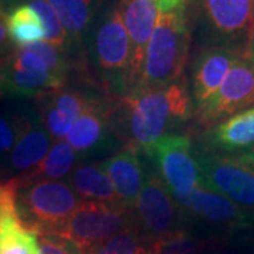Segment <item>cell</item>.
Returning <instances> with one entry per match:
<instances>
[{
    "mask_svg": "<svg viewBox=\"0 0 254 254\" xmlns=\"http://www.w3.org/2000/svg\"><path fill=\"white\" fill-rule=\"evenodd\" d=\"M219 240L193 236L182 230L157 245V254H218Z\"/></svg>",
    "mask_w": 254,
    "mask_h": 254,
    "instance_id": "cell-24",
    "label": "cell"
},
{
    "mask_svg": "<svg viewBox=\"0 0 254 254\" xmlns=\"http://www.w3.org/2000/svg\"><path fill=\"white\" fill-rule=\"evenodd\" d=\"M250 254H254V247L252 249V250H250Z\"/></svg>",
    "mask_w": 254,
    "mask_h": 254,
    "instance_id": "cell-34",
    "label": "cell"
},
{
    "mask_svg": "<svg viewBox=\"0 0 254 254\" xmlns=\"http://www.w3.org/2000/svg\"><path fill=\"white\" fill-rule=\"evenodd\" d=\"M9 47V36H7V28L4 21V13L0 10V51L4 53V50Z\"/></svg>",
    "mask_w": 254,
    "mask_h": 254,
    "instance_id": "cell-31",
    "label": "cell"
},
{
    "mask_svg": "<svg viewBox=\"0 0 254 254\" xmlns=\"http://www.w3.org/2000/svg\"><path fill=\"white\" fill-rule=\"evenodd\" d=\"M242 58L222 48H193L190 61V92L195 112L206 106L232 66Z\"/></svg>",
    "mask_w": 254,
    "mask_h": 254,
    "instance_id": "cell-12",
    "label": "cell"
},
{
    "mask_svg": "<svg viewBox=\"0 0 254 254\" xmlns=\"http://www.w3.org/2000/svg\"><path fill=\"white\" fill-rule=\"evenodd\" d=\"M202 184L254 215V154L227 155L196 145Z\"/></svg>",
    "mask_w": 254,
    "mask_h": 254,
    "instance_id": "cell-6",
    "label": "cell"
},
{
    "mask_svg": "<svg viewBox=\"0 0 254 254\" xmlns=\"http://www.w3.org/2000/svg\"><path fill=\"white\" fill-rule=\"evenodd\" d=\"M195 115L187 78L158 89L131 91L116 98L112 127L125 147L143 151L160 137L174 133Z\"/></svg>",
    "mask_w": 254,
    "mask_h": 254,
    "instance_id": "cell-1",
    "label": "cell"
},
{
    "mask_svg": "<svg viewBox=\"0 0 254 254\" xmlns=\"http://www.w3.org/2000/svg\"><path fill=\"white\" fill-rule=\"evenodd\" d=\"M133 225V209L125 203L81 200L68 222L55 235L69 239L89 253L96 246Z\"/></svg>",
    "mask_w": 254,
    "mask_h": 254,
    "instance_id": "cell-8",
    "label": "cell"
},
{
    "mask_svg": "<svg viewBox=\"0 0 254 254\" xmlns=\"http://www.w3.org/2000/svg\"><path fill=\"white\" fill-rule=\"evenodd\" d=\"M130 43V92L137 86L141 76L145 51L154 31L160 10L153 0H119Z\"/></svg>",
    "mask_w": 254,
    "mask_h": 254,
    "instance_id": "cell-13",
    "label": "cell"
},
{
    "mask_svg": "<svg viewBox=\"0 0 254 254\" xmlns=\"http://www.w3.org/2000/svg\"><path fill=\"white\" fill-rule=\"evenodd\" d=\"M79 155L64 140L53 143L44 160L30 173L23 174L24 180H61L68 177L78 165Z\"/></svg>",
    "mask_w": 254,
    "mask_h": 254,
    "instance_id": "cell-22",
    "label": "cell"
},
{
    "mask_svg": "<svg viewBox=\"0 0 254 254\" xmlns=\"http://www.w3.org/2000/svg\"><path fill=\"white\" fill-rule=\"evenodd\" d=\"M202 145L220 154H254V106L206 130Z\"/></svg>",
    "mask_w": 254,
    "mask_h": 254,
    "instance_id": "cell-16",
    "label": "cell"
},
{
    "mask_svg": "<svg viewBox=\"0 0 254 254\" xmlns=\"http://www.w3.org/2000/svg\"><path fill=\"white\" fill-rule=\"evenodd\" d=\"M9 40L17 47L44 41L46 30L37 11L28 3H20L4 14Z\"/></svg>",
    "mask_w": 254,
    "mask_h": 254,
    "instance_id": "cell-21",
    "label": "cell"
},
{
    "mask_svg": "<svg viewBox=\"0 0 254 254\" xmlns=\"http://www.w3.org/2000/svg\"><path fill=\"white\" fill-rule=\"evenodd\" d=\"M131 209L134 225L155 245L178 232L188 230V215L158 174H147L144 185Z\"/></svg>",
    "mask_w": 254,
    "mask_h": 254,
    "instance_id": "cell-7",
    "label": "cell"
},
{
    "mask_svg": "<svg viewBox=\"0 0 254 254\" xmlns=\"http://www.w3.org/2000/svg\"><path fill=\"white\" fill-rule=\"evenodd\" d=\"M1 182H3V181H0V184H1Z\"/></svg>",
    "mask_w": 254,
    "mask_h": 254,
    "instance_id": "cell-35",
    "label": "cell"
},
{
    "mask_svg": "<svg viewBox=\"0 0 254 254\" xmlns=\"http://www.w3.org/2000/svg\"><path fill=\"white\" fill-rule=\"evenodd\" d=\"M118 0H48L68 37V54L78 61L85 60L83 38L92 24L109 4Z\"/></svg>",
    "mask_w": 254,
    "mask_h": 254,
    "instance_id": "cell-15",
    "label": "cell"
},
{
    "mask_svg": "<svg viewBox=\"0 0 254 254\" xmlns=\"http://www.w3.org/2000/svg\"><path fill=\"white\" fill-rule=\"evenodd\" d=\"M254 106V66L239 58L226 75L219 91L206 106L195 112L200 127L209 130L227 118Z\"/></svg>",
    "mask_w": 254,
    "mask_h": 254,
    "instance_id": "cell-10",
    "label": "cell"
},
{
    "mask_svg": "<svg viewBox=\"0 0 254 254\" xmlns=\"http://www.w3.org/2000/svg\"><path fill=\"white\" fill-rule=\"evenodd\" d=\"M188 218H195L210 226L233 230L252 226L254 215L247 212L235 202L223 196L216 190L200 185L182 196H174Z\"/></svg>",
    "mask_w": 254,
    "mask_h": 254,
    "instance_id": "cell-11",
    "label": "cell"
},
{
    "mask_svg": "<svg viewBox=\"0 0 254 254\" xmlns=\"http://www.w3.org/2000/svg\"><path fill=\"white\" fill-rule=\"evenodd\" d=\"M9 95V61L7 55H0V99Z\"/></svg>",
    "mask_w": 254,
    "mask_h": 254,
    "instance_id": "cell-29",
    "label": "cell"
},
{
    "mask_svg": "<svg viewBox=\"0 0 254 254\" xmlns=\"http://www.w3.org/2000/svg\"><path fill=\"white\" fill-rule=\"evenodd\" d=\"M116 98L103 96L75 120L66 143L79 157L105 150L115 136L112 127V108Z\"/></svg>",
    "mask_w": 254,
    "mask_h": 254,
    "instance_id": "cell-14",
    "label": "cell"
},
{
    "mask_svg": "<svg viewBox=\"0 0 254 254\" xmlns=\"http://www.w3.org/2000/svg\"><path fill=\"white\" fill-rule=\"evenodd\" d=\"M160 11H173L185 6L188 0H153Z\"/></svg>",
    "mask_w": 254,
    "mask_h": 254,
    "instance_id": "cell-30",
    "label": "cell"
},
{
    "mask_svg": "<svg viewBox=\"0 0 254 254\" xmlns=\"http://www.w3.org/2000/svg\"><path fill=\"white\" fill-rule=\"evenodd\" d=\"M89 254H157V245L133 225L92 249Z\"/></svg>",
    "mask_w": 254,
    "mask_h": 254,
    "instance_id": "cell-23",
    "label": "cell"
},
{
    "mask_svg": "<svg viewBox=\"0 0 254 254\" xmlns=\"http://www.w3.org/2000/svg\"><path fill=\"white\" fill-rule=\"evenodd\" d=\"M18 181L17 215L37 236L58 233L81 202L71 185L60 180H24L18 177Z\"/></svg>",
    "mask_w": 254,
    "mask_h": 254,
    "instance_id": "cell-5",
    "label": "cell"
},
{
    "mask_svg": "<svg viewBox=\"0 0 254 254\" xmlns=\"http://www.w3.org/2000/svg\"><path fill=\"white\" fill-rule=\"evenodd\" d=\"M192 48H222L245 58L254 0H188Z\"/></svg>",
    "mask_w": 254,
    "mask_h": 254,
    "instance_id": "cell-3",
    "label": "cell"
},
{
    "mask_svg": "<svg viewBox=\"0 0 254 254\" xmlns=\"http://www.w3.org/2000/svg\"><path fill=\"white\" fill-rule=\"evenodd\" d=\"M38 102V116L40 123L48 131V134L57 140H63L68 136L73 126L72 119L64 115L61 110H58L51 103H48L43 98H37Z\"/></svg>",
    "mask_w": 254,
    "mask_h": 254,
    "instance_id": "cell-26",
    "label": "cell"
},
{
    "mask_svg": "<svg viewBox=\"0 0 254 254\" xmlns=\"http://www.w3.org/2000/svg\"><path fill=\"white\" fill-rule=\"evenodd\" d=\"M68 180L71 188L81 200H96L108 203L120 202L115 185L102 163H78L72 173L68 175Z\"/></svg>",
    "mask_w": 254,
    "mask_h": 254,
    "instance_id": "cell-19",
    "label": "cell"
},
{
    "mask_svg": "<svg viewBox=\"0 0 254 254\" xmlns=\"http://www.w3.org/2000/svg\"><path fill=\"white\" fill-rule=\"evenodd\" d=\"M192 36L185 6L160 11L145 51L141 76L133 91L158 89L187 78Z\"/></svg>",
    "mask_w": 254,
    "mask_h": 254,
    "instance_id": "cell-4",
    "label": "cell"
},
{
    "mask_svg": "<svg viewBox=\"0 0 254 254\" xmlns=\"http://www.w3.org/2000/svg\"><path fill=\"white\" fill-rule=\"evenodd\" d=\"M18 133V116L0 115V154L11 153Z\"/></svg>",
    "mask_w": 254,
    "mask_h": 254,
    "instance_id": "cell-28",
    "label": "cell"
},
{
    "mask_svg": "<svg viewBox=\"0 0 254 254\" xmlns=\"http://www.w3.org/2000/svg\"><path fill=\"white\" fill-rule=\"evenodd\" d=\"M69 78L48 71H14L9 68V95L11 98H40L48 92L65 88Z\"/></svg>",
    "mask_w": 254,
    "mask_h": 254,
    "instance_id": "cell-20",
    "label": "cell"
},
{
    "mask_svg": "<svg viewBox=\"0 0 254 254\" xmlns=\"http://www.w3.org/2000/svg\"><path fill=\"white\" fill-rule=\"evenodd\" d=\"M26 3H28L33 9L36 10L37 14L40 16L41 21H43V26H44V30H46L44 41L68 53V37H66V33H65V30H64L63 24H61L58 16H57L55 10L48 3V0H27Z\"/></svg>",
    "mask_w": 254,
    "mask_h": 254,
    "instance_id": "cell-25",
    "label": "cell"
},
{
    "mask_svg": "<svg viewBox=\"0 0 254 254\" xmlns=\"http://www.w3.org/2000/svg\"><path fill=\"white\" fill-rule=\"evenodd\" d=\"M245 58L254 66V17L253 23H252V30H250V37H249V44H247Z\"/></svg>",
    "mask_w": 254,
    "mask_h": 254,
    "instance_id": "cell-32",
    "label": "cell"
},
{
    "mask_svg": "<svg viewBox=\"0 0 254 254\" xmlns=\"http://www.w3.org/2000/svg\"><path fill=\"white\" fill-rule=\"evenodd\" d=\"M88 69L102 93L123 98L130 93V43L119 0L100 13L83 38Z\"/></svg>",
    "mask_w": 254,
    "mask_h": 254,
    "instance_id": "cell-2",
    "label": "cell"
},
{
    "mask_svg": "<svg viewBox=\"0 0 254 254\" xmlns=\"http://www.w3.org/2000/svg\"><path fill=\"white\" fill-rule=\"evenodd\" d=\"M51 145V136L40 120L18 116V133L10 153V164L20 173H30L44 160Z\"/></svg>",
    "mask_w": 254,
    "mask_h": 254,
    "instance_id": "cell-17",
    "label": "cell"
},
{
    "mask_svg": "<svg viewBox=\"0 0 254 254\" xmlns=\"http://www.w3.org/2000/svg\"><path fill=\"white\" fill-rule=\"evenodd\" d=\"M160 171V177L174 196H182L202 184L196 145L185 134L170 133L143 150Z\"/></svg>",
    "mask_w": 254,
    "mask_h": 254,
    "instance_id": "cell-9",
    "label": "cell"
},
{
    "mask_svg": "<svg viewBox=\"0 0 254 254\" xmlns=\"http://www.w3.org/2000/svg\"><path fill=\"white\" fill-rule=\"evenodd\" d=\"M102 165L113 182L120 202L133 208L147 177L143 171L138 151L123 147L108 160L102 161Z\"/></svg>",
    "mask_w": 254,
    "mask_h": 254,
    "instance_id": "cell-18",
    "label": "cell"
},
{
    "mask_svg": "<svg viewBox=\"0 0 254 254\" xmlns=\"http://www.w3.org/2000/svg\"><path fill=\"white\" fill-rule=\"evenodd\" d=\"M27 0H0V10L6 14L10 9L17 6L20 3H26Z\"/></svg>",
    "mask_w": 254,
    "mask_h": 254,
    "instance_id": "cell-33",
    "label": "cell"
},
{
    "mask_svg": "<svg viewBox=\"0 0 254 254\" xmlns=\"http://www.w3.org/2000/svg\"><path fill=\"white\" fill-rule=\"evenodd\" d=\"M38 243H40L38 254H89L76 243L71 242L69 239L55 233L38 235Z\"/></svg>",
    "mask_w": 254,
    "mask_h": 254,
    "instance_id": "cell-27",
    "label": "cell"
}]
</instances>
